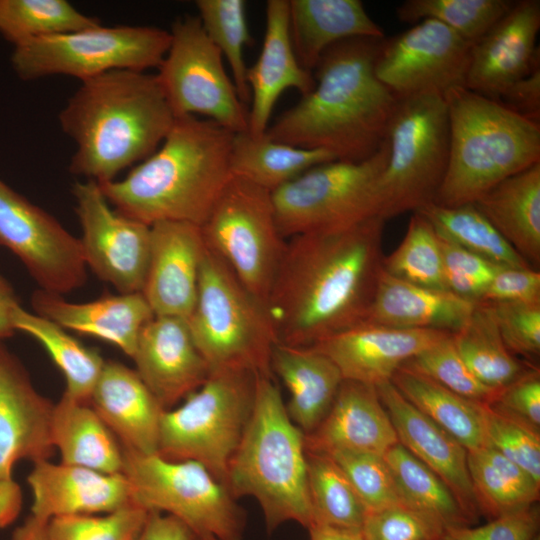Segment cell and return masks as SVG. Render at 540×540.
<instances>
[{
  "label": "cell",
  "instance_id": "1",
  "mask_svg": "<svg viewBox=\"0 0 540 540\" xmlns=\"http://www.w3.org/2000/svg\"><path fill=\"white\" fill-rule=\"evenodd\" d=\"M385 221L286 239L265 303L278 343L311 347L364 322L382 269Z\"/></svg>",
  "mask_w": 540,
  "mask_h": 540
},
{
  "label": "cell",
  "instance_id": "2",
  "mask_svg": "<svg viewBox=\"0 0 540 540\" xmlns=\"http://www.w3.org/2000/svg\"><path fill=\"white\" fill-rule=\"evenodd\" d=\"M381 40L351 38L325 51L314 69V88L269 125L266 135L327 151L340 161L375 155L398 101L375 74Z\"/></svg>",
  "mask_w": 540,
  "mask_h": 540
},
{
  "label": "cell",
  "instance_id": "3",
  "mask_svg": "<svg viewBox=\"0 0 540 540\" xmlns=\"http://www.w3.org/2000/svg\"><path fill=\"white\" fill-rule=\"evenodd\" d=\"M58 118L76 145L70 172L98 184L150 156L176 119L156 75L136 70L82 81Z\"/></svg>",
  "mask_w": 540,
  "mask_h": 540
},
{
  "label": "cell",
  "instance_id": "4",
  "mask_svg": "<svg viewBox=\"0 0 540 540\" xmlns=\"http://www.w3.org/2000/svg\"><path fill=\"white\" fill-rule=\"evenodd\" d=\"M233 132L197 116L176 117L160 146L123 179L99 184L120 214L147 225L201 226L232 178Z\"/></svg>",
  "mask_w": 540,
  "mask_h": 540
},
{
  "label": "cell",
  "instance_id": "5",
  "mask_svg": "<svg viewBox=\"0 0 540 540\" xmlns=\"http://www.w3.org/2000/svg\"><path fill=\"white\" fill-rule=\"evenodd\" d=\"M226 486L236 499H256L269 532L288 521L313 525L305 434L290 419L273 375L256 374L252 413Z\"/></svg>",
  "mask_w": 540,
  "mask_h": 540
},
{
  "label": "cell",
  "instance_id": "6",
  "mask_svg": "<svg viewBox=\"0 0 540 540\" xmlns=\"http://www.w3.org/2000/svg\"><path fill=\"white\" fill-rule=\"evenodd\" d=\"M444 98L450 152L434 203H474L502 180L540 162L539 122L466 87L452 88Z\"/></svg>",
  "mask_w": 540,
  "mask_h": 540
},
{
  "label": "cell",
  "instance_id": "7",
  "mask_svg": "<svg viewBox=\"0 0 540 540\" xmlns=\"http://www.w3.org/2000/svg\"><path fill=\"white\" fill-rule=\"evenodd\" d=\"M186 321L211 372L273 375L271 356L278 340L265 304L207 248L196 302Z\"/></svg>",
  "mask_w": 540,
  "mask_h": 540
},
{
  "label": "cell",
  "instance_id": "8",
  "mask_svg": "<svg viewBox=\"0 0 540 540\" xmlns=\"http://www.w3.org/2000/svg\"><path fill=\"white\" fill-rule=\"evenodd\" d=\"M256 374L211 372L183 404L165 410L157 454L171 461H196L226 485L227 470L254 403Z\"/></svg>",
  "mask_w": 540,
  "mask_h": 540
},
{
  "label": "cell",
  "instance_id": "9",
  "mask_svg": "<svg viewBox=\"0 0 540 540\" xmlns=\"http://www.w3.org/2000/svg\"><path fill=\"white\" fill-rule=\"evenodd\" d=\"M386 141L388 158L381 178L385 220L435 202L450 152L444 96L430 91L398 98Z\"/></svg>",
  "mask_w": 540,
  "mask_h": 540
},
{
  "label": "cell",
  "instance_id": "10",
  "mask_svg": "<svg viewBox=\"0 0 540 540\" xmlns=\"http://www.w3.org/2000/svg\"><path fill=\"white\" fill-rule=\"evenodd\" d=\"M122 474L130 484L133 503L173 516L200 540H243V509L204 465L123 448Z\"/></svg>",
  "mask_w": 540,
  "mask_h": 540
},
{
  "label": "cell",
  "instance_id": "11",
  "mask_svg": "<svg viewBox=\"0 0 540 540\" xmlns=\"http://www.w3.org/2000/svg\"><path fill=\"white\" fill-rule=\"evenodd\" d=\"M387 158L385 139L366 160L325 162L274 190L272 200L282 236L288 239L345 228L381 216V178Z\"/></svg>",
  "mask_w": 540,
  "mask_h": 540
},
{
  "label": "cell",
  "instance_id": "12",
  "mask_svg": "<svg viewBox=\"0 0 540 540\" xmlns=\"http://www.w3.org/2000/svg\"><path fill=\"white\" fill-rule=\"evenodd\" d=\"M170 38L169 31L154 26L99 24L18 45L11 64L23 80L65 75L82 82L114 70L158 68Z\"/></svg>",
  "mask_w": 540,
  "mask_h": 540
},
{
  "label": "cell",
  "instance_id": "13",
  "mask_svg": "<svg viewBox=\"0 0 540 540\" xmlns=\"http://www.w3.org/2000/svg\"><path fill=\"white\" fill-rule=\"evenodd\" d=\"M200 229L206 248L265 304L286 245L271 192L233 175Z\"/></svg>",
  "mask_w": 540,
  "mask_h": 540
},
{
  "label": "cell",
  "instance_id": "14",
  "mask_svg": "<svg viewBox=\"0 0 540 540\" xmlns=\"http://www.w3.org/2000/svg\"><path fill=\"white\" fill-rule=\"evenodd\" d=\"M169 32L156 77L175 117L201 115L233 133L247 131L248 107L198 16L176 19Z\"/></svg>",
  "mask_w": 540,
  "mask_h": 540
},
{
  "label": "cell",
  "instance_id": "15",
  "mask_svg": "<svg viewBox=\"0 0 540 540\" xmlns=\"http://www.w3.org/2000/svg\"><path fill=\"white\" fill-rule=\"evenodd\" d=\"M0 246L17 256L40 290L63 295L86 282L79 238L1 180Z\"/></svg>",
  "mask_w": 540,
  "mask_h": 540
},
{
  "label": "cell",
  "instance_id": "16",
  "mask_svg": "<svg viewBox=\"0 0 540 540\" xmlns=\"http://www.w3.org/2000/svg\"><path fill=\"white\" fill-rule=\"evenodd\" d=\"M471 46L441 22L425 19L381 40L375 74L397 98L430 91L444 96L465 87Z\"/></svg>",
  "mask_w": 540,
  "mask_h": 540
},
{
  "label": "cell",
  "instance_id": "17",
  "mask_svg": "<svg viewBox=\"0 0 540 540\" xmlns=\"http://www.w3.org/2000/svg\"><path fill=\"white\" fill-rule=\"evenodd\" d=\"M72 194L87 268L118 293L142 292L150 255V225L117 212L95 181L75 182Z\"/></svg>",
  "mask_w": 540,
  "mask_h": 540
},
{
  "label": "cell",
  "instance_id": "18",
  "mask_svg": "<svg viewBox=\"0 0 540 540\" xmlns=\"http://www.w3.org/2000/svg\"><path fill=\"white\" fill-rule=\"evenodd\" d=\"M540 2L514 1L510 10L472 44L465 87L499 100L504 91L540 63L536 45Z\"/></svg>",
  "mask_w": 540,
  "mask_h": 540
},
{
  "label": "cell",
  "instance_id": "19",
  "mask_svg": "<svg viewBox=\"0 0 540 540\" xmlns=\"http://www.w3.org/2000/svg\"><path fill=\"white\" fill-rule=\"evenodd\" d=\"M54 404L33 386L20 360L0 341V479L20 460H49Z\"/></svg>",
  "mask_w": 540,
  "mask_h": 540
},
{
  "label": "cell",
  "instance_id": "20",
  "mask_svg": "<svg viewBox=\"0 0 540 540\" xmlns=\"http://www.w3.org/2000/svg\"><path fill=\"white\" fill-rule=\"evenodd\" d=\"M150 227V255L141 293L155 316L187 319L196 302L206 251L201 229L177 221Z\"/></svg>",
  "mask_w": 540,
  "mask_h": 540
},
{
  "label": "cell",
  "instance_id": "21",
  "mask_svg": "<svg viewBox=\"0 0 540 540\" xmlns=\"http://www.w3.org/2000/svg\"><path fill=\"white\" fill-rule=\"evenodd\" d=\"M450 334L361 323L311 347L328 356L344 380L377 387L391 381L407 361Z\"/></svg>",
  "mask_w": 540,
  "mask_h": 540
},
{
  "label": "cell",
  "instance_id": "22",
  "mask_svg": "<svg viewBox=\"0 0 540 540\" xmlns=\"http://www.w3.org/2000/svg\"><path fill=\"white\" fill-rule=\"evenodd\" d=\"M132 359L165 410L195 392L211 373L186 319L180 317L154 316L143 328Z\"/></svg>",
  "mask_w": 540,
  "mask_h": 540
},
{
  "label": "cell",
  "instance_id": "23",
  "mask_svg": "<svg viewBox=\"0 0 540 540\" xmlns=\"http://www.w3.org/2000/svg\"><path fill=\"white\" fill-rule=\"evenodd\" d=\"M27 482L33 498L31 515L43 521L105 514L133 504L130 484L122 473L42 460L34 463Z\"/></svg>",
  "mask_w": 540,
  "mask_h": 540
},
{
  "label": "cell",
  "instance_id": "24",
  "mask_svg": "<svg viewBox=\"0 0 540 540\" xmlns=\"http://www.w3.org/2000/svg\"><path fill=\"white\" fill-rule=\"evenodd\" d=\"M375 388L398 442L446 483L474 523L480 512L469 476L467 449L414 407L391 381Z\"/></svg>",
  "mask_w": 540,
  "mask_h": 540
},
{
  "label": "cell",
  "instance_id": "25",
  "mask_svg": "<svg viewBox=\"0 0 540 540\" xmlns=\"http://www.w3.org/2000/svg\"><path fill=\"white\" fill-rule=\"evenodd\" d=\"M264 40L256 62L247 69L250 90L248 132L263 135L277 100L287 89L302 96L315 85L314 76L299 63L291 40L289 0H269L266 3Z\"/></svg>",
  "mask_w": 540,
  "mask_h": 540
},
{
  "label": "cell",
  "instance_id": "26",
  "mask_svg": "<svg viewBox=\"0 0 540 540\" xmlns=\"http://www.w3.org/2000/svg\"><path fill=\"white\" fill-rule=\"evenodd\" d=\"M398 443V438L375 387L343 380L336 398L318 427L305 435V448L313 453L355 451L377 455Z\"/></svg>",
  "mask_w": 540,
  "mask_h": 540
},
{
  "label": "cell",
  "instance_id": "27",
  "mask_svg": "<svg viewBox=\"0 0 540 540\" xmlns=\"http://www.w3.org/2000/svg\"><path fill=\"white\" fill-rule=\"evenodd\" d=\"M89 402L124 449L157 454L165 409L135 369L105 361Z\"/></svg>",
  "mask_w": 540,
  "mask_h": 540
},
{
  "label": "cell",
  "instance_id": "28",
  "mask_svg": "<svg viewBox=\"0 0 540 540\" xmlns=\"http://www.w3.org/2000/svg\"><path fill=\"white\" fill-rule=\"evenodd\" d=\"M31 304L36 314L67 331L104 340L130 358L143 328L155 316L141 292L104 295L76 303L38 289L32 295Z\"/></svg>",
  "mask_w": 540,
  "mask_h": 540
},
{
  "label": "cell",
  "instance_id": "29",
  "mask_svg": "<svg viewBox=\"0 0 540 540\" xmlns=\"http://www.w3.org/2000/svg\"><path fill=\"white\" fill-rule=\"evenodd\" d=\"M476 304L447 290L395 278L382 268L363 323L455 333L468 323Z\"/></svg>",
  "mask_w": 540,
  "mask_h": 540
},
{
  "label": "cell",
  "instance_id": "30",
  "mask_svg": "<svg viewBox=\"0 0 540 540\" xmlns=\"http://www.w3.org/2000/svg\"><path fill=\"white\" fill-rule=\"evenodd\" d=\"M271 371L289 392L285 405L290 419L305 435L312 433L329 412L344 380L338 367L313 347L277 343Z\"/></svg>",
  "mask_w": 540,
  "mask_h": 540
},
{
  "label": "cell",
  "instance_id": "31",
  "mask_svg": "<svg viewBox=\"0 0 540 540\" xmlns=\"http://www.w3.org/2000/svg\"><path fill=\"white\" fill-rule=\"evenodd\" d=\"M289 26L299 63L311 72L333 45L351 38H385L360 0H289Z\"/></svg>",
  "mask_w": 540,
  "mask_h": 540
},
{
  "label": "cell",
  "instance_id": "32",
  "mask_svg": "<svg viewBox=\"0 0 540 540\" xmlns=\"http://www.w3.org/2000/svg\"><path fill=\"white\" fill-rule=\"evenodd\" d=\"M534 269L540 264V162L502 180L474 202Z\"/></svg>",
  "mask_w": 540,
  "mask_h": 540
},
{
  "label": "cell",
  "instance_id": "33",
  "mask_svg": "<svg viewBox=\"0 0 540 540\" xmlns=\"http://www.w3.org/2000/svg\"><path fill=\"white\" fill-rule=\"evenodd\" d=\"M51 439L62 463L107 474L122 473L123 448L90 402L63 394L54 404Z\"/></svg>",
  "mask_w": 540,
  "mask_h": 540
},
{
  "label": "cell",
  "instance_id": "34",
  "mask_svg": "<svg viewBox=\"0 0 540 540\" xmlns=\"http://www.w3.org/2000/svg\"><path fill=\"white\" fill-rule=\"evenodd\" d=\"M332 160V154L282 143L248 131L235 133L230 153L234 176L243 178L271 193L307 170Z\"/></svg>",
  "mask_w": 540,
  "mask_h": 540
},
{
  "label": "cell",
  "instance_id": "35",
  "mask_svg": "<svg viewBox=\"0 0 540 540\" xmlns=\"http://www.w3.org/2000/svg\"><path fill=\"white\" fill-rule=\"evenodd\" d=\"M391 382L414 407L467 450L485 445L482 404L450 391L407 364L398 368Z\"/></svg>",
  "mask_w": 540,
  "mask_h": 540
},
{
  "label": "cell",
  "instance_id": "36",
  "mask_svg": "<svg viewBox=\"0 0 540 540\" xmlns=\"http://www.w3.org/2000/svg\"><path fill=\"white\" fill-rule=\"evenodd\" d=\"M467 465L480 514L493 519L538 502L540 484L490 446L467 450Z\"/></svg>",
  "mask_w": 540,
  "mask_h": 540
},
{
  "label": "cell",
  "instance_id": "37",
  "mask_svg": "<svg viewBox=\"0 0 540 540\" xmlns=\"http://www.w3.org/2000/svg\"><path fill=\"white\" fill-rule=\"evenodd\" d=\"M12 325L37 340L64 375V395L89 402L105 360L97 350L83 345L66 329L20 305L12 312Z\"/></svg>",
  "mask_w": 540,
  "mask_h": 540
},
{
  "label": "cell",
  "instance_id": "38",
  "mask_svg": "<svg viewBox=\"0 0 540 540\" xmlns=\"http://www.w3.org/2000/svg\"><path fill=\"white\" fill-rule=\"evenodd\" d=\"M383 457L404 504L433 518L445 528L473 524L446 483L399 442Z\"/></svg>",
  "mask_w": 540,
  "mask_h": 540
},
{
  "label": "cell",
  "instance_id": "39",
  "mask_svg": "<svg viewBox=\"0 0 540 540\" xmlns=\"http://www.w3.org/2000/svg\"><path fill=\"white\" fill-rule=\"evenodd\" d=\"M452 340L473 375L493 390L499 391L530 368L507 349L484 302L476 304L470 320L452 333Z\"/></svg>",
  "mask_w": 540,
  "mask_h": 540
},
{
  "label": "cell",
  "instance_id": "40",
  "mask_svg": "<svg viewBox=\"0 0 540 540\" xmlns=\"http://www.w3.org/2000/svg\"><path fill=\"white\" fill-rule=\"evenodd\" d=\"M415 212L421 214L439 236L496 265L531 267L474 203L453 207L431 203Z\"/></svg>",
  "mask_w": 540,
  "mask_h": 540
},
{
  "label": "cell",
  "instance_id": "41",
  "mask_svg": "<svg viewBox=\"0 0 540 540\" xmlns=\"http://www.w3.org/2000/svg\"><path fill=\"white\" fill-rule=\"evenodd\" d=\"M306 455L313 525L361 532L367 511L346 475L327 454Z\"/></svg>",
  "mask_w": 540,
  "mask_h": 540
},
{
  "label": "cell",
  "instance_id": "42",
  "mask_svg": "<svg viewBox=\"0 0 540 540\" xmlns=\"http://www.w3.org/2000/svg\"><path fill=\"white\" fill-rule=\"evenodd\" d=\"M99 24L65 0H0V33L14 47Z\"/></svg>",
  "mask_w": 540,
  "mask_h": 540
},
{
  "label": "cell",
  "instance_id": "43",
  "mask_svg": "<svg viewBox=\"0 0 540 540\" xmlns=\"http://www.w3.org/2000/svg\"><path fill=\"white\" fill-rule=\"evenodd\" d=\"M198 18L208 38L226 59L241 101L250 103L244 49L251 43L243 0H198Z\"/></svg>",
  "mask_w": 540,
  "mask_h": 540
},
{
  "label": "cell",
  "instance_id": "44",
  "mask_svg": "<svg viewBox=\"0 0 540 540\" xmlns=\"http://www.w3.org/2000/svg\"><path fill=\"white\" fill-rule=\"evenodd\" d=\"M509 0H407L396 9L401 22L425 19L441 22L473 44L512 7Z\"/></svg>",
  "mask_w": 540,
  "mask_h": 540
},
{
  "label": "cell",
  "instance_id": "45",
  "mask_svg": "<svg viewBox=\"0 0 540 540\" xmlns=\"http://www.w3.org/2000/svg\"><path fill=\"white\" fill-rule=\"evenodd\" d=\"M382 268L389 275L403 281L447 290L438 235L431 224L417 212H413L410 217L398 247L383 257Z\"/></svg>",
  "mask_w": 540,
  "mask_h": 540
},
{
  "label": "cell",
  "instance_id": "46",
  "mask_svg": "<svg viewBox=\"0 0 540 540\" xmlns=\"http://www.w3.org/2000/svg\"><path fill=\"white\" fill-rule=\"evenodd\" d=\"M149 511L133 503L105 514L62 516L47 522L48 540H138Z\"/></svg>",
  "mask_w": 540,
  "mask_h": 540
},
{
  "label": "cell",
  "instance_id": "47",
  "mask_svg": "<svg viewBox=\"0 0 540 540\" xmlns=\"http://www.w3.org/2000/svg\"><path fill=\"white\" fill-rule=\"evenodd\" d=\"M405 364L450 391L479 404H490L498 391L482 384L466 366L452 340V333Z\"/></svg>",
  "mask_w": 540,
  "mask_h": 540
},
{
  "label": "cell",
  "instance_id": "48",
  "mask_svg": "<svg viewBox=\"0 0 540 540\" xmlns=\"http://www.w3.org/2000/svg\"><path fill=\"white\" fill-rule=\"evenodd\" d=\"M327 455L346 475L367 513L402 502L382 455L355 451H333Z\"/></svg>",
  "mask_w": 540,
  "mask_h": 540
},
{
  "label": "cell",
  "instance_id": "49",
  "mask_svg": "<svg viewBox=\"0 0 540 540\" xmlns=\"http://www.w3.org/2000/svg\"><path fill=\"white\" fill-rule=\"evenodd\" d=\"M485 445L518 465L540 484V432L482 404Z\"/></svg>",
  "mask_w": 540,
  "mask_h": 540
},
{
  "label": "cell",
  "instance_id": "50",
  "mask_svg": "<svg viewBox=\"0 0 540 540\" xmlns=\"http://www.w3.org/2000/svg\"><path fill=\"white\" fill-rule=\"evenodd\" d=\"M438 238L446 289L471 302H481L494 274L501 266L471 253L439 235Z\"/></svg>",
  "mask_w": 540,
  "mask_h": 540
},
{
  "label": "cell",
  "instance_id": "51",
  "mask_svg": "<svg viewBox=\"0 0 540 540\" xmlns=\"http://www.w3.org/2000/svg\"><path fill=\"white\" fill-rule=\"evenodd\" d=\"M445 527L403 502L369 512L361 534L364 540H439Z\"/></svg>",
  "mask_w": 540,
  "mask_h": 540
},
{
  "label": "cell",
  "instance_id": "52",
  "mask_svg": "<svg viewBox=\"0 0 540 540\" xmlns=\"http://www.w3.org/2000/svg\"><path fill=\"white\" fill-rule=\"evenodd\" d=\"M499 334L513 355L526 359L540 354V302H484Z\"/></svg>",
  "mask_w": 540,
  "mask_h": 540
},
{
  "label": "cell",
  "instance_id": "53",
  "mask_svg": "<svg viewBox=\"0 0 540 540\" xmlns=\"http://www.w3.org/2000/svg\"><path fill=\"white\" fill-rule=\"evenodd\" d=\"M538 505L504 514L480 526L446 527L439 540H533L539 534Z\"/></svg>",
  "mask_w": 540,
  "mask_h": 540
},
{
  "label": "cell",
  "instance_id": "54",
  "mask_svg": "<svg viewBox=\"0 0 540 540\" xmlns=\"http://www.w3.org/2000/svg\"><path fill=\"white\" fill-rule=\"evenodd\" d=\"M495 411L540 430V373L529 368L509 385L500 389L488 404Z\"/></svg>",
  "mask_w": 540,
  "mask_h": 540
},
{
  "label": "cell",
  "instance_id": "55",
  "mask_svg": "<svg viewBox=\"0 0 540 540\" xmlns=\"http://www.w3.org/2000/svg\"><path fill=\"white\" fill-rule=\"evenodd\" d=\"M481 302H540L539 271L532 267H499Z\"/></svg>",
  "mask_w": 540,
  "mask_h": 540
},
{
  "label": "cell",
  "instance_id": "56",
  "mask_svg": "<svg viewBox=\"0 0 540 540\" xmlns=\"http://www.w3.org/2000/svg\"><path fill=\"white\" fill-rule=\"evenodd\" d=\"M498 101L514 112L539 122L540 63L527 75L510 85Z\"/></svg>",
  "mask_w": 540,
  "mask_h": 540
},
{
  "label": "cell",
  "instance_id": "57",
  "mask_svg": "<svg viewBox=\"0 0 540 540\" xmlns=\"http://www.w3.org/2000/svg\"><path fill=\"white\" fill-rule=\"evenodd\" d=\"M138 540H200L185 524L171 515L150 511Z\"/></svg>",
  "mask_w": 540,
  "mask_h": 540
},
{
  "label": "cell",
  "instance_id": "58",
  "mask_svg": "<svg viewBox=\"0 0 540 540\" xmlns=\"http://www.w3.org/2000/svg\"><path fill=\"white\" fill-rule=\"evenodd\" d=\"M22 508V491L13 477L0 479V529L15 521Z\"/></svg>",
  "mask_w": 540,
  "mask_h": 540
},
{
  "label": "cell",
  "instance_id": "59",
  "mask_svg": "<svg viewBox=\"0 0 540 540\" xmlns=\"http://www.w3.org/2000/svg\"><path fill=\"white\" fill-rule=\"evenodd\" d=\"M18 305L20 303L15 290L0 274V341L15 333L12 325V312Z\"/></svg>",
  "mask_w": 540,
  "mask_h": 540
},
{
  "label": "cell",
  "instance_id": "60",
  "mask_svg": "<svg viewBox=\"0 0 540 540\" xmlns=\"http://www.w3.org/2000/svg\"><path fill=\"white\" fill-rule=\"evenodd\" d=\"M47 522L30 515L15 529L12 540H48Z\"/></svg>",
  "mask_w": 540,
  "mask_h": 540
},
{
  "label": "cell",
  "instance_id": "61",
  "mask_svg": "<svg viewBox=\"0 0 540 540\" xmlns=\"http://www.w3.org/2000/svg\"><path fill=\"white\" fill-rule=\"evenodd\" d=\"M310 540H364L361 532L313 525L309 529Z\"/></svg>",
  "mask_w": 540,
  "mask_h": 540
},
{
  "label": "cell",
  "instance_id": "62",
  "mask_svg": "<svg viewBox=\"0 0 540 540\" xmlns=\"http://www.w3.org/2000/svg\"><path fill=\"white\" fill-rule=\"evenodd\" d=\"M533 540H540V535L537 534V535L533 538Z\"/></svg>",
  "mask_w": 540,
  "mask_h": 540
}]
</instances>
